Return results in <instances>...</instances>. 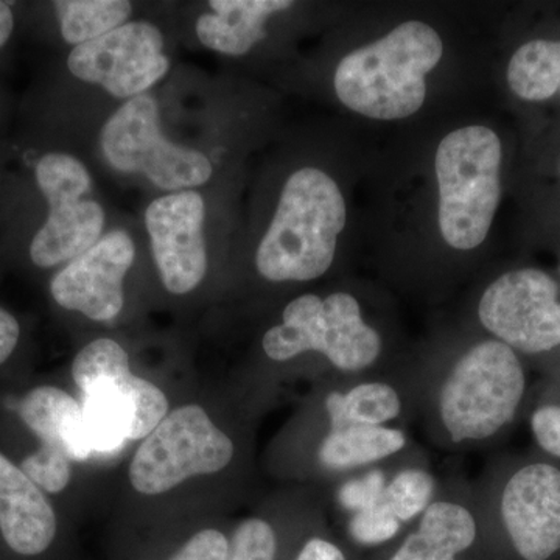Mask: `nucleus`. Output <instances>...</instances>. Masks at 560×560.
<instances>
[{"label":"nucleus","instance_id":"obj_14","mask_svg":"<svg viewBox=\"0 0 560 560\" xmlns=\"http://www.w3.org/2000/svg\"><path fill=\"white\" fill-rule=\"evenodd\" d=\"M72 375L81 396L95 394L130 412L136 441L149 436L168 415L165 394L132 374L128 353L109 338L84 346L73 360Z\"/></svg>","mask_w":560,"mask_h":560},{"label":"nucleus","instance_id":"obj_10","mask_svg":"<svg viewBox=\"0 0 560 560\" xmlns=\"http://www.w3.org/2000/svg\"><path fill=\"white\" fill-rule=\"evenodd\" d=\"M160 28L145 21L127 22L91 43L73 47L68 68L77 79L101 84L114 97L132 98L164 79L171 61Z\"/></svg>","mask_w":560,"mask_h":560},{"label":"nucleus","instance_id":"obj_16","mask_svg":"<svg viewBox=\"0 0 560 560\" xmlns=\"http://www.w3.org/2000/svg\"><path fill=\"white\" fill-rule=\"evenodd\" d=\"M21 419L46 447L58 448L70 460H86L92 455L83 408L66 390L39 386L20 405Z\"/></svg>","mask_w":560,"mask_h":560},{"label":"nucleus","instance_id":"obj_7","mask_svg":"<svg viewBox=\"0 0 560 560\" xmlns=\"http://www.w3.org/2000/svg\"><path fill=\"white\" fill-rule=\"evenodd\" d=\"M234 458V444L198 405L168 412L136 452L132 488L145 495L168 492L198 475L217 474Z\"/></svg>","mask_w":560,"mask_h":560},{"label":"nucleus","instance_id":"obj_8","mask_svg":"<svg viewBox=\"0 0 560 560\" xmlns=\"http://www.w3.org/2000/svg\"><path fill=\"white\" fill-rule=\"evenodd\" d=\"M35 175L49 202V215L33 237L31 257L36 267L51 268L75 259L101 241L105 212L97 201L86 198L91 176L77 158L46 154Z\"/></svg>","mask_w":560,"mask_h":560},{"label":"nucleus","instance_id":"obj_1","mask_svg":"<svg viewBox=\"0 0 560 560\" xmlns=\"http://www.w3.org/2000/svg\"><path fill=\"white\" fill-rule=\"evenodd\" d=\"M444 43L422 21H407L388 35L350 51L335 70L342 105L375 120L407 119L422 108L427 75L440 65Z\"/></svg>","mask_w":560,"mask_h":560},{"label":"nucleus","instance_id":"obj_3","mask_svg":"<svg viewBox=\"0 0 560 560\" xmlns=\"http://www.w3.org/2000/svg\"><path fill=\"white\" fill-rule=\"evenodd\" d=\"M501 142L486 127L460 128L441 140L434 160L440 230L452 248H478L499 209Z\"/></svg>","mask_w":560,"mask_h":560},{"label":"nucleus","instance_id":"obj_20","mask_svg":"<svg viewBox=\"0 0 560 560\" xmlns=\"http://www.w3.org/2000/svg\"><path fill=\"white\" fill-rule=\"evenodd\" d=\"M330 430L349 427H383L399 418L400 394L383 382L360 383L346 393H331L326 399Z\"/></svg>","mask_w":560,"mask_h":560},{"label":"nucleus","instance_id":"obj_27","mask_svg":"<svg viewBox=\"0 0 560 560\" xmlns=\"http://www.w3.org/2000/svg\"><path fill=\"white\" fill-rule=\"evenodd\" d=\"M386 477L382 470H371L359 478L349 480L341 486L338 501L345 510L353 512L366 511L382 500L386 489Z\"/></svg>","mask_w":560,"mask_h":560},{"label":"nucleus","instance_id":"obj_15","mask_svg":"<svg viewBox=\"0 0 560 560\" xmlns=\"http://www.w3.org/2000/svg\"><path fill=\"white\" fill-rule=\"evenodd\" d=\"M0 533L22 556L40 555L57 534V515L38 488L0 453Z\"/></svg>","mask_w":560,"mask_h":560},{"label":"nucleus","instance_id":"obj_32","mask_svg":"<svg viewBox=\"0 0 560 560\" xmlns=\"http://www.w3.org/2000/svg\"><path fill=\"white\" fill-rule=\"evenodd\" d=\"M14 18L9 3L0 2V47L5 46L13 33Z\"/></svg>","mask_w":560,"mask_h":560},{"label":"nucleus","instance_id":"obj_31","mask_svg":"<svg viewBox=\"0 0 560 560\" xmlns=\"http://www.w3.org/2000/svg\"><path fill=\"white\" fill-rule=\"evenodd\" d=\"M298 560H346V556L330 541L312 539L304 545Z\"/></svg>","mask_w":560,"mask_h":560},{"label":"nucleus","instance_id":"obj_19","mask_svg":"<svg viewBox=\"0 0 560 560\" xmlns=\"http://www.w3.org/2000/svg\"><path fill=\"white\" fill-rule=\"evenodd\" d=\"M407 438L388 427H349L330 430L319 447V460L326 469L348 470L370 466L404 451Z\"/></svg>","mask_w":560,"mask_h":560},{"label":"nucleus","instance_id":"obj_13","mask_svg":"<svg viewBox=\"0 0 560 560\" xmlns=\"http://www.w3.org/2000/svg\"><path fill=\"white\" fill-rule=\"evenodd\" d=\"M501 518L525 560H547L560 550V470L536 463L512 475L501 495Z\"/></svg>","mask_w":560,"mask_h":560},{"label":"nucleus","instance_id":"obj_2","mask_svg":"<svg viewBox=\"0 0 560 560\" xmlns=\"http://www.w3.org/2000/svg\"><path fill=\"white\" fill-rule=\"evenodd\" d=\"M346 219L345 197L327 173L313 167L294 172L257 248V270L272 282L320 278L334 264Z\"/></svg>","mask_w":560,"mask_h":560},{"label":"nucleus","instance_id":"obj_6","mask_svg":"<svg viewBox=\"0 0 560 560\" xmlns=\"http://www.w3.org/2000/svg\"><path fill=\"white\" fill-rule=\"evenodd\" d=\"M101 145L103 156L116 171L139 173L162 190H187L202 186L212 176V164L205 154L164 138L158 103L147 94L125 102L109 117Z\"/></svg>","mask_w":560,"mask_h":560},{"label":"nucleus","instance_id":"obj_5","mask_svg":"<svg viewBox=\"0 0 560 560\" xmlns=\"http://www.w3.org/2000/svg\"><path fill=\"white\" fill-rule=\"evenodd\" d=\"M261 346L275 361L319 352L342 372L366 370L382 353L381 335L364 323L359 301L342 291L326 300L304 294L291 301L282 324L265 334Z\"/></svg>","mask_w":560,"mask_h":560},{"label":"nucleus","instance_id":"obj_9","mask_svg":"<svg viewBox=\"0 0 560 560\" xmlns=\"http://www.w3.org/2000/svg\"><path fill=\"white\" fill-rule=\"evenodd\" d=\"M558 294V283L547 272L510 271L482 293L478 316L486 330L514 352H548L560 346Z\"/></svg>","mask_w":560,"mask_h":560},{"label":"nucleus","instance_id":"obj_11","mask_svg":"<svg viewBox=\"0 0 560 560\" xmlns=\"http://www.w3.org/2000/svg\"><path fill=\"white\" fill-rule=\"evenodd\" d=\"M205 200L198 191L165 195L145 212L151 250L165 289L186 294L200 285L208 271L202 223Z\"/></svg>","mask_w":560,"mask_h":560},{"label":"nucleus","instance_id":"obj_29","mask_svg":"<svg viewBox=\"0 0 560 560\" xmlns=\"http://www.w3.org/2000/svg\"><path fill=\"white\" fill-rule=\"evenodd\" d=\"M530 429L537 444L560 458V407L539 408L530 419Z\"/></svg>","mask_w":560,"mask_h":560},{"label":"nucleus","instance_id":"obj_28","mask_svg":"<svg viewBox=\"0 0 560 560\" xmlns=\"http://www.w3.org/2000/svg\"><path fill=\"white\" fill-rule=\"evenodd\" d=\"M230 541L217 529H205L194 537L171 560H228Z\"/></svg>","mask_w":560,"mask_h":560},{"label":"nucleus","instance_id":"obj_18","mask_svg":"<svg viewBox=\"0 0 560 560\" xmlns=\"http://www.w3.org/2000/svg\"><path fill=\"white\" fill-rule=\"evenodd\" d=\"M475 537L477 522L466 506L433 501L420 517L418 529L389 560H456V555L469 550Z\"/></svg>","mask_w":560,"mask_h":560},{"label":"nucleus","instance_id":"obj_26","mask_svg":"<svg viewBox=\"0 0 560 560\" xmlns=\"http://www.w3.org/2000/svg\"><path fill=\"white\" fill-rule=\"evenodd\" d=\"M399 529L400 522L390 514L382 500L370 510L353 514L352 521L349 523L350 536L363 545L388 541L397 536Z\"/></svg>","mask_w":560,"mask_h":560},{"label":"nucleus","instance_id":"obj_21","mask_svg":"<svg viewBox=\"0 0 560 560\" xmlns=\"http://www.w3.org/2000/svg\"><path fill=\"white\" fill-rule=\"evenodd\" d=\"M508 83L517 97L544 102L560 92V40L523 44L508 66Z\"/></svg>","mask_w":560,"mask_h":560},{"label":"nucleus","instance_id":"obj_17","mask_svg":"<svg viewBox=\"0 0 560 560\" xmlns=\"http://www.w3.org/2000/svg\"><path fill=\"white\" fill-rule=\"evenodd\" d=\"M212 13L197 21L202 46L231 57L248 54L265 38V22L271 14L293 7L289 0H212Z\"/></svg>","mask_w":560,"mask_h":560},{"label":"nucleus","instance_id":"obj_4","mask_svg":"<svg viewBox=\"0 0 560 560\" xmlns=\"http://www.w3.org/2000/svg\"><path fill=\"white\" fill-rule=\"evenodd\" d=\"M525 372L517 353L499 340L467 350L445 378L438 411L455 444L495 436L514 419L525 396Z\"/></svg>","mask_w":560,"mask_h":560},{"label":"nucleus","instance_id":"obj_25","mask_svg":"<svg viewBox=\"0 0 560 560\" xmlns=\"http://www.w3.org/2000/svg\"><path fill=\"white\" fill-rule=\"evenodd\" d=\"M276 548L278 540L270 523L250 518L235 530L228 560H275Z\"/></svg>","mask_w":560,"mask_h":560},{"label":"nucleus","instance_id":"obj_23","mask_svg":"<svg viewBox=\"0 0 560 560\" xmlns=\"http://www.w3.org/2000/svg\"><path fill=\"white\" fill-rule=\"evenodd\" d=\"M436 481L427 470H401L386 485L383 503L400 523L422 515L433 503Z\"/></svg>","mask_w":560,"mask_h":560},{"label":"nucleus","instance_id":"obj_12","mask_svg":"<svg viewBox=\"0 0 560 560\" xmlns=\"http://www.w3.org/2000/svg\"><path fill=\"white\" fill-rule=\"evenodd\" d=\"M135 256V243L127 232H109L55 276L51 296L66 311L90 319L116 318L124 308V280Z\"/></svg>","mask_w":560,"mask_h":560},{"label":"nucleus","instance_id":"obj_30","mask_svg":"<svg viewBox=\"0 0 560 560\" xmlns=\"http://www.w3.org/2000/svg\"><path fill=\"white\" fill-rule=\"evenodd\" d=\"M21 327L11 313L0 308V364L10 359L20 341Z\"/></svg>","mask_w":560,"mask_h":560},{"label":"nucleus","instance_id":"obj_22","mask_svg":"<svg viewBox=\"0 0 560 560\" xmlns=\"http://www.w3.org/2000/svg\"><path fill=\"white\" fill-rule=\"evenodd\" d=\"M54 7L62 38L75 47L116 31L132 13L127 0H58Z\"/></svg>","mask_w":560,"mask_h":560},{"label":"nucleus","instance_id":"obj_24","mask_svg":"<svg viewBox=\"0 0 560 560\" xmlns=\"http://www.w3.org/2000/svg\"><path fill=\"white\" fill-rule=\"evenodd\" d=\"M22 471L39 489L58 493L68 488L70 481V459L61 451L40 445L39 451L24 459Z\"/></svg>","mask_w":560,"mask_h":560}]
</instances>
